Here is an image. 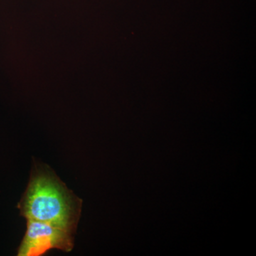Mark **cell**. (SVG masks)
<instances>
[{
  "mask_svg": "<svg viewBox=\"0 0 256 256\" xmlns=\"http://www.w3.org/2000/svg\"><path fill=\"white\" fill-rule=\"evenodd\" d=\"M18 208L26 220L44 222L75 234L82 200L67 188L50 166L34 163Z\"/></svg>",
  "mask_w": 256,
  "mask_h": 256,
  "instance_id": "cell-1",
  "label": "cell"
},
{
  "mask_svg": "<svg viewBox=\"0 0 256 256\" xmlns=\"http://www.w3.org/2000/svg\"><path fill=\"white\" fill-rule=\"evenodd\" d=\"M26 220V230L18 247V256H42L52 249L66 252L73 250L75 234L44 222Z\"/></svg>",
  "mask_w": 256,
  "mask_h": 256,
  "instance_id": "cell-2",
  "label": "cell"
}]
</instances>
